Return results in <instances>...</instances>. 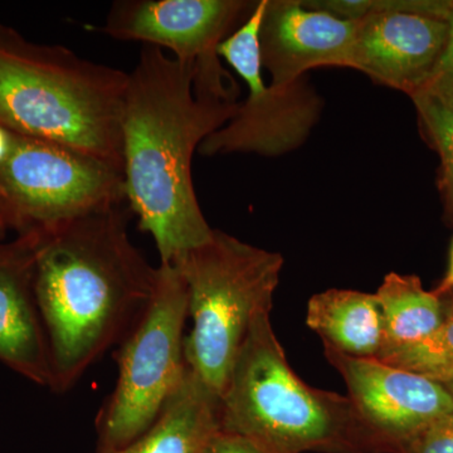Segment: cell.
I'll return each mask as SVG.
<instances>
[{
	"label": "cell",
	"mask_w": 453,
	"mask_h": 453,
	"mask_svg": "<svg viewBox=\"0 0 453 453\" xmlns=\"http://www.w3.org/2000/svg\"><path fill=\"white\" fill-rule=\"evenodd\" d=\"M127 219L121 203L35 231V294L56 392L119 347L154 299L157 268L131 242Z\"/></svg>",
	"instance_id": "obj_1"
},
{
	"label": "cell",
	"mask_w": 453,
	"mask_h": 453,
	"mask_svg": "<svg viewBox=\"0 0 453 453\" xmlns=\"http://www.w3.org/2000/svg\"><path fill=\"white\" fill-rule=\"evenodd\" d=\"M240 103L195 89V67L142 47L122 113V175L129 210L173 265L213 234L196 199V151L234 118Z\"/></svg>",
	"instance_id": "obj_2"
},
{
	"label": "cell",
	"mask_w": 453,
	"mask_h": 453,
	"mask_svg": "<svg viewBox=\"0 0 453 453\" xmlns=\"http://www.w3.org/2000/svg\"><path fill=\"white\" fill-rule=\"evenodd\" d=\"M129 73L0 25V124L73 149L122 173Z\"/></svg>",
	"instance_id": "obj_3"
},
{
	"label": "cell",
	"mask_w": 453,
	"mask_h": 453,
	"mask_svg": "<svg viewBox=\"0 0 453 453\" xmlns=\"http://www.w3.org/2000/svg\"><path fill=\"white\" fill-rule=\"evenodd\" d=\"M256 316L219 399L220 429L273 453H386L349 396L297 377L271 324Z\"/></svg>",
	"instance_id": "obj_4"
},
{
	"label": "cell",
	"mask_w": 453,
	"mask_h": 453,
	"mask_svg": "<svg viewBox=\"0 0 453 453\" xmlns=\"http://www.w3.org/2000/svg\"><path fill=\"white\" fill-rule=\"evenodd\" d=\"M173 266L186 281L193 319L188 368L220 399L256 316L273 310L283 257L214 229Z\"/></svg>",
	"instance_id": "obj_5"
},
{
	"label": "cell",
	"mask_w": 453,
	"mask_h": 453,
	"mask_svg": "<svg viewBox=\"0 0 453 453\" xmlns=\"http://www.w3.org/2000/svg\"><path fill=\"white\" fill-rule=\"evenodd\" d=\"M188 316L183 276L173 265H160L153 301L116 347L119 377L97 413V449H120L133 442L177 395L188 372L183 335Z\"/></svg>",
	"instance_id": "obj_6"
},
{
	"label": "cell",
	"mask_w": 453,
	"mask_h": 453,
	"mask_svg": "<svg viewBox=\"0 0 453 453\" xmlns=\"http://www.w3.org/2000/svg\"><path fill=\"white\" fill-rule=\"evenodd\" d=\"M127 202L124 175L73 149L13 133L0 165V213L20 234Z\"/></svg>",
	"instance_id": "obj_7"
},
{
	"label": "cell",
	"mask_w": 453,
	"mask_h": 453,
	"mask_svg": "<svg viewBox=\"0 0 453 453\" xmlns=\"http://www.w3.org/2000/svg\"><path fill=\"white\" fill-rule=\"evenodd\" d=\"M265 9L266 0L256 3L243 25L217 49L247 83L250 94L234 118L199 146L203 157L234 153L281 157L303 146L320 119L323 98L303 77L288 85L265 83L258 41Z\"/></svg>",
	"instance_id": "obj_8"
},
{
	"label": "cell",
	"mask_w": 453,
	"mask_h": 453,
	"mask_svg": "<svg viewBox=\"0 0 453 453\" xmlns=\"http://www.w3.org/2000/svg\"><path fill=\"white\" fill-rule=\"evenodd\" d=\"M250 8L252 3L244 0H120L98 31L172 50L175 59L195 67L196 92L237 101V82L217 49Z\"/></svg>",
	"instance_id": "obj_9"
},
{
	"label": "cell",
	"mask_w": 453,
	"mask_h": 453,
	"mask_svg": "<svg viewBox=\"0 0 453 453\" xmlns=\"http://www.w3.org/2000/svg\"><path fill=\"white\" fill-rule=\"evenodd\" d=\"M323 345L327 362L347 384L349 399L389 452H403L429 426L453 413L452 395L436 380Z\"/></svg>",
	"instance_id": "obj_10"
},
{
	"label": "cell",
	"mask_w": 453,
	"mask_h": 453,
	"mask_svg": "<svg viewBox=\"0 0 453 453\" xmlns=\"http://www.w3.org/2000/svg\"><path fill=\"white\" fill-rule=\"evenodd\" d=\"M427 0H392L386 12L357 19L350 68L412 97L434 73L449 22L423 16Z\"/></svg>",
	"instance_id": "obj_11"
},
{
	"label": "cell",
	"mask_w": 453,
	"mask_h": 453,
	"mask_svg": "<svg viewBox=\"0 0 453 453\" xmlns=\"http://www.w3.org/2000/svg\"><path fill=\"white\" fill-rule=\"evenodd\" d=\"M357 20L305 7L301 0H267L259 27L262 67L288 85L319 67H349Z\"/></svg>",
	"instance_id": "obj_12"
},
{
	"label": "cell",
	"mask_w": 453,
	"mask_h": 453,
	"mask_svg": "<svg viewBox=\"0 0 453 453\" xmlns=\"http://www.w3.org/2000/svg\"><path fill=\"white\" fill-rule=\"evenodd\" d=\"M37 232L0 243V362L52 389L49 340L35 294Z\"/></svg>",
	"instance_id": "obj_13"
},
{
	"label": "cell",
	"mask_w": 453,
	"mask_h": 453,
	"mask_svg": "<svg viewBox=\"0 0 453 453\" xmlns=\"http://www.w3.org/2000/svg\"><path fill=\"white\" fill-rule=\"evenodd\" d=\"M219 396L188 368L177 395L142 436L120 449L96 453H202L220 429Z\"/></svg>",
	"instance_id": "obj_14"
},
{
	"label": "cell",
	"mask_w": 453,
	"mask_h": 453,
	"mask_svg": "<svg viewBox=\"0 0 453 453\" xmlns=\"http://www.w3.org/2000/svg\"><path fill=\"white\" fill-rule=\"evenodd\" d=\"M306 324L323 344L347 356L378 359L383 348V318L375 294L330 290L309 301Z\"/></svg>",
	"instance_id": "obj_15"
},
{
	"label": "cell",
	"mask_w": 453,
	"mask_h": 453,
	"mask_svg": "<svg viewBox=\"0 0 453 453\" xmlns=\"http://www.w3.org/2000/svg\"><path fill=\"white\" fill-rule=\"evenodd\" d=\"M383 348L377 360L410 350L431 338L445 319L442 296L426 291L419 277L390 273L378 288Z\"/></svg>",
	"instance_id": "obj_16"
},
{
	"label": "cell",
	"mask_w": 453,
	"mask_h": 453,
	"mask_svg": "<svg viewBox=\"0 0 453 453\" xmlns=\"http://www.w3.org/2000/svg\"><path fill=\"white\" fill-rule=\"evenodd\" d=\"M445 319L431 338L410 350L384 360L387 365L405 369L434 380H440L442 375L453 366V292L443 295Z\"/></svg>",
	"instance_id": "obj_17"
},
{
	"label": "cell",
	"mask_w": 453,
	"mask_h": 453,
	"mask_svg": "<svg viewBox=\"0 0 453 453\" xmlns=\"http://www.w3.org/2000/svg\"><path fill=\"white\" fill-rule=\"evenodd\" d=\"M412 98L423 135L440 155V187L453 208V105H445L421 95Z\"/></svg>",
	"instance_id": "obj_18"
},
{
	"label": "cell",
	"mask_w": 453,
	"mask_h": 453,
	"mask_svg": "<svg viewBox=\"0 0 453 453\" xmlns=\"http://www.w3.org/2000/svg\"><path fill=\"white\" fill-rule=\"evenodd\" d=\"M449 22V32L445 50L428 81L414 96L421 95L445 105H453V12Z\"/></svg>",
	"instance_id": "obj_19"
},
{
	"label": "cell",
	"mask_w": 453,
	"mask_h": 453,
	"mask_svg": "<svg viewBox=\"0 0 453 453\" xmlns=\"http://www.w3.org/2000/svg\"><path fill=\"white\" fill-rule=\"evenodd\" d=\"M402 453H453V413L429 426Z\"/></svg>",
	"instance_id": "obj_20"
},
{
	"label": "cell",
	"mask_w": 453,
	"mask_h": 453,
	"mask_svg": "<svg viewBox=\"0 0 453 453\" xmlns=\"http://www.w3.org/2000/svg\"><path fill=\"white\" fill-rule=\"evenodd\" d=\"M202 453H273L258 443L240 434H229L219 429Z\"/></svg>",
	"instance_id": "obj_21"
},
{
	"label": "cell",
	"mask_w": 453,
	"mask_h": 453,
	"mask_svg": "<svg viewBox=\"0 0 453 453\" xmlns=\"http://www.w3.org/2000/svg\"><path fill=\"white\" fill-rule=\"evenodd\" d=\"M12 142H13V133L0 124V165L11 153Z\"/></svg>",
	"instance_id": "obj_22"
},
{
	"label": "cell",
	"mask_w": 453,
	"mask_h": 453,
	"mask_svg": "<svg viewBox=\"0 0 453 453\" xmlns=\"http://www.w3.org/2000/svg\"><path fill=\"white\" fill-rule=\"evenodd\" d=\"M434 292H436L437 295H440V296H443V295L453 292V242L451 247V255H449V270H447L445 279H443V281L441 282V285L438 286Z\"/></svg>",
	"instance_id": "obj_23"
},
{
	"label": "cell",
	"mask_w": 453,
	"mask_h": 453,
	"mask_svg": "<svg viewBox=\"0 0 453 453\" xmlns=\"http://www.w3.org/2000/svg\"><path fill=\"white\" fill-rule=\"evenodd\" d=\"M437 383H440L453 398V366L449 372H446L445 374L442 375V378H441Z\"/></svg>",
	"instance_id": "obj_24"
},
{
	"label": "cell",
	"mask_w": 453,
	"mask_h": 453,
	"mask_svg": "<svg viewBox=\"0 0 453 453\" xmlns=\"http://www.w3.org/2000/svg\"><path fill=\"white\" fill-rule=\"evenodd\" d=\"M7 228H9L7 222H5L3 214L0 213V241H2V238L4 237L5 231H7Z\"/></svg>",
	"instance_id": "obj_25"
}]
</instances>
